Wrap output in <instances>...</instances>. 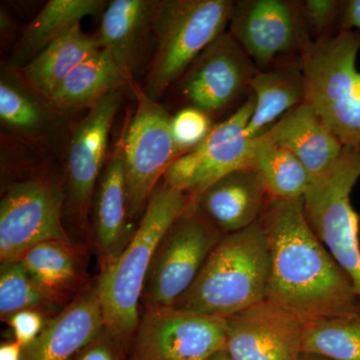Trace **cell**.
Here are the masks:
<instances>
[{
  "label": "cell",
  "instance_id": "1",
  "mask_svg": "<svg viewBox=\"0 0 360 360\" xmlns=\"http://www.w3.org/2000/svg\"><path fill=\"white\" fill-rule=\"evenodd\" d=\"M259 221L269 246L266 300L303 324L360 311L352 281L309 226L303 198H267Z\"/></svg>",
  "mask_w": 360,
  "mask_h": 360
},
{
  "label": "cell",
  "instance_id": "2",
  "mask_svg": "<svg viewBox=\"0 0 360 360\" xmlns=\"http://www.w3.org/2000/svg\"><path fill=\"white\" fill-rule=\"evenodd\" d=\"M191 200L165 182L156 187L124 250L110 264L101 266L96 290L105 329L122 347L131 341L139 326V302L155 251Z\"/></svg>",
  "mask_w": 360,
  "mask_h": 360
},
{
  "label": "cell",
  "instance_id": "3",
  "mask_svg": "<svg viewBox=\"0 0 360 360\" xmlns=\"http://www.w3.org/2000/svg\"><path fill=\"white\" fill-rule=\"evenodd\" d=\"M270 255L259 220L222 236L200 274L174 307L229 319L266 300Z\"/></svg>",
  "mask_w": 360,
  "mask_h": 360
},
{
  "label": "cell",
  "instance_id": "4",
  "mask_svg": "<svg viewBox=\"0 0 360 360\" xmlns=\"http://www.w3.org/2000/svg\"><path fill=\"white\" fill-rule=\"evenodd\" d=\"M359 30L317 40L300 59L304 101L345 148L360 149Z\"/></svg>",
  "mask_w": 360,
  "mask_h": 360
},
{
  "label": "cell",
  "instance_id": "5",
  "mask_svg": "<svg viewBox=\"0 0 360 360\" xmlns=\"http://www.w3.org/2000/svg\"><path fill=\"white\" fill-rule=\"evenodd\" d=\"M231 0H160L155 51L142 89L158 101L208 45L227 32Z\"/></svg>",
  "mask_w": 360,
  "mask_h": 360
},
{
  "label": "cell",
  "instance_id": "6",
  "mask_svg": "<svg viewBox=\"0 0 360 360\" xmlns=\"http://www.w3.org/2000/svg\"><path fill=\"white\" fill-rule=\"evenodd\" d=\"M360 177V149L343 148L335 162L312 179L303 196L315 236L345 272L360 298L359 215L350 200Z\"/></svg>",
  "mask_w": 360,
  "mask_h": 360
},
{
  "label": "cell",
  "instance_id": "7",
  "mask_svg": "<svg viewBox=\"0 0 360 360\" xmlns=\"http://www.w3.org/2000/svg\"><path fill=\"white\" fill-rule=\"evenodd\" d=\"M136 108L123 134L130 219L142 215L156 186L181 153L172 136V117L141 86L131 84Z\"/></svg>",
  "mask_w": 360,
  "mask_h": 360
},
{
  "label": "cell",
  "instance_id": "8",
  "mask_svg": "<svg viewBox=\"0 0 360 360\" xmlns=\"http://www.w3.org/2000/svg\"><path fill=\"white\" fill-rule=\"evenodd\" d=\"M221 238L191 200L155 251L142 291L146 309L174 307L193 285Z\"/></svg>",
  "mask_w": 360,
  "mask_h": 360
},
{
  "label": "cell",
  "instance_id": "9",
  "mask_svg": "<svg viewBox=\"0 0 360 360\" xmlns=\"http://www.w3.org/2000/svg\"><path fill=\"white\" fill-rule=\"evenodd\" d=\"M227 32L259 70L300 63L314 44L297 0L234 1Z\"/></svg>",
  "mask_w": 360,
  "mask_h": 360
},
{
  "label": "cell",
  "instance_id": "10",
  "mask_svg": "<svg viewBox=\"0 0 360 360\" xmlns=\"http://www.w3.org/2000/svg\"><path fill=\"white\" fill-rule=\"evenodd\" d=\"M258 71L243 47L225 32L201 52L175 87L186 106L213 120L220 116L224 120L248 101Z\"/></svg>",
  "mask_w": 360,
  "mask_h": 360
},
{
  "label": "cell",
  "instance_id": "11",
  "mask_svg": "<svg viewBox=\"0 0 360 360\" xmlns=\"http://www.w3.org/2000/svg\"><path fill=\"white\" fill-rule=\"evenodd\" d=\"M253 110L251 94L236 112L214 125L205 141L172 163L163 182L194 200L225 175L253 167L259 137L250 139L245 134Z\"/></svg>",
  "mask_w": 360,
  "mask_h": 360
},
{
  "label": "cell",
  "instance_id": "12",
  "mask_svg": "<svg viewBox=\"0 0 360 360\" xmlns=\"http://www.w3.org/2000/svg\"><path fill=\"white\" fill-rule=\"evenodd\" d=\"M65 191L32 179L9 187L0 202V262L18 260L44 241L71 243L63 224Z\"/></svg>",
  "mask_w": 360,
  "mask_h": 360
},
{
  "label": "cell",
  "instance_id": "13",
  "mask_svg": "<svg viewBox=\"0 0 360 360\" xmlns=\"http://www.w3.org/2000/svg\"><path fill=\"white\" fill-rule=\"evenodd\" d=\"M130 349L131 360H206L226 347V319L174 307L146 309Z\"/></svg>",
  "mask_w": 360,
  "mask_h": 360
},
{
  "label": "cell",
  "instance_id": "14",
  "mask_svg": "<svg viewBox=\"0 0 360 360\" xmlns=\"http://www.w3.org/2000/svg\"><path fill=\"white\" fill-rule=\"evenodd\" d=\"M122 103L111 92L89 108L71 132L65 153L66 200L77 219L85 222L97 182L106 163L111 127Z\"/></svg>",
  "mask_w": 360,
  "mask_h": 360
},
{
  "label": "cell",
  "instance_id": "15",
  "mask_svg": "<svg viewBox=\"0 0 360 360\" xmlns=\"http://www.w3.org/2000/svg\"><path fill=\"white\" fill-rule=\"evenodd\" d=\"M226 319V350L233 360H300L303 323L265 300Z\"/></svg>",
  "mask_w": 360,
  "mask_h": 360
},
{
  "label": "cell",
  "instance_id": "16",
  "mask_svg": "<svg viewBox=\"0 0 360 360\" xmlns=\"http://www.w3.org/2000/svg\"><path fill=\"white\" fill-rule=\"evenodd\" d=\"M269 194L253 167L225 175L193 200L200 214L221 236L236 233L262 217Z\"/></svg>",
  "mask_w": 360,
  "mask_h": 360
},
{
  "label": "cell",
  "instance_id": "17",
  "mask_svg": "<svg viewBox=\"0 0 360 360\" xmlns=\"http://www.w3.org/2000/svg\"><path fill=\"white\" fill-rule=\"evenodd\" d=\"M105 329L96 288H84L60 314L47 321L23 350L22 360H70Z\"/></svg>",
  "mask_w": 360,
  "mask_h": 360
},
{
  "label": "cell",
  "instance_id": "18",
  "mask_svg": "<svg viewBox=\"0 0 360 360\" xmlns=\"http://www.w3.org/2000/svg\"><path fill=\"white\" fill-rule=\"evenodd\" d=\"M92 205L94 238L103 266L122 253L134 232L129 229V193L123 161L122 134L97 182Z\"/></svg>",
  "mask_w": 360,
  "mask_h": 360
},
{
  "label": "cell",
  "instance_id": "19",
  "mask_svg": "<svg viewBox=\"0 0 360 360\" xmlns=\"http://www.w3.org/2000/svg\"><path fill=\"white\" fill-rule=\"evenodd\" d=\"M269 141L302 161L312 179L340 158L345 146L310 104L303 101L265 132Z\"/></svg>",
  "mask_w": 360,
  "mask_h": 360
},
{
  "label": "cell",
  "instance_id": "20",
  "mask_svg": "<svg viewBox=\"0 0 360 360\" xmlns=\"http://www.w3.org/2000/svg\"><path fill=\"white\" fill-rule=\"evenodd\" d=\"M160 0H112L104 9L98 37L117 65L134 77L153 26Z\"/></svg>",
  "mask_w": 360,
  "mask_h": 360
},
{
  "label": "cell",
  "instance_id": "21",
  "mask_svg": "<svg viewBox=\"0 0 360 360\" xmlns=\"http://www.w3.org/2000/svg\"><path fill=\"white\" fill-rule=\"evenodd\" d=\"M82 255L72 243L49 240L33 246L18 260L45 297L56 305L77 292L84 281Z\"/></svg>",
  "mask_w": 360,
  "mask_h": 360
},
{
  "label": "cell",
  "instance_id": "22",
  "mask_svg": "<svg viewBox=\"0 0 360 360\" xmlns=\"http://www.w3.org/2000/svg\"><path fill=\"white\" fill-rule=\"evenodd\" d=\"M132 77L122 70L105 49L77 65L47 98L53 108L75 110L90 108L120 87L132 84Z\"/></svg>",
  "mask_w": 360,
  "mask_h": 360
},
{
  "label": "cell",
  "instance_id": "23",
  "mask_svg": "<svg viewBox=\"0 0 360 360\" xmlns=\"http://www.w3.org/2000/svg\"><path fill=\"white\" fill-rule=\"evenodd\" d=\"M101 49L98 35L84 32L77 23L21 68L20 77L47 99L71 71Z\"/></svg>",
  "mask_w": 360,
  "mask_h": 360
},
{
  "label": "cell",
  "instance_id": "24",
  "mask_svg": "<svg viewBox=\"0 0 360 360\" xmlns=\"http://www.w3.org/2000/svg\"><path fill=\"white\" fill-rule=\"evenodd\" d=\"M255 110L245 134L250 139L262 136L288 111L304 101L300 63L259 70L251 82Z\"/></svg>",
  "mask_w": 360,
  "mask_h": 360
},
{
  "label": "cell",
  "instance_id": "25",
  "mask_svg": "<svg viewBox=\"0 0 360 360\" xmlns=\"http://www.w3.org/2000/svg\"><path fill=\"white\" fill-rule=\"evenodd\" d=\"M103 0H49L23 30L11 58L13 68H25L71 26L104 11Z\"/></svg>",
  "mask_w": 360,
  "mask_h": 360
},
{
  "label": "cell",
  "instance_id": "26",
  "mask_svg": "<svg viewBox=\"0 0 360 360\" xmlns=\"http://www.w3.org/2000/svg\"><path fill=\"white\" fill-rule=\"evenodd\" d=\"M253 168L262 177L269 198L274 200L303 198L312 181L302 161L269 141L265 134L259 136Z\"/></svg>",
  "mask_w": 360,
  "mask_h": 360
},
{
  "label": "cell",
  "instance_id": "27",
  "mask_svg": "<svg viewBox=\"0 0 360 360\" xmlns=\"http://www.w3.org/2000/svg\"><path fill=\"white\" fill-rule=\"evenodd\" d=\"M302 354L331 360H360V311L303 324Z\"/></svg>",
  "mask_w": 360,
  "mask_h": 360
},
{
  "label": "cell",
  "instance_id": "28",
  "mask_svg": "<svg viewBox=\"0 0 360 360\" xmlns=\"http://www.w3.org/2000/svg\"><path fill=\"white\" fill-rule=\"evenodd\" d=\"M6 72L0 79V120L6 129L18 134L37 135L49 123V111L40 94L26 84L22 77Z\"/></svg>",
  "mask_w": 360,
  "mask_h": 360
},
{
  "label": "cell",
  "instance_id": "29",
  "mask_svg": "<svg viewBox=\"0 0 360 360\" xmlns=\"http://www.w3.org/2000/svg\"><path fill=\"white\" fill-rule=\"evenodd\" d=\"M53 307L32 281L20 260L0 266V317L6 321L22 310H40Z\"/></svg>",
  "mask_w": 360,
  "mask_h": 360
},
{
  "label": "cell",
  "instance_id": "30",
  "mask_svg": "<svg viewBox=\"0 0 360 360\" xmlns=\"http://www.w3.org/2000/svg\"><path fill=\"white\" fill-rule=\"evenodd\" d=\"M297 4L314 42L340 32L343 0H297Z\"/></svg>",
  "mask_w": 360,
  "mask_h": 360
},
{
  "label": "cell",
  "instance_id": "31",
  "mask_svg": "<svg viewBox=\"0 0 360 360\" xmlns=\"http://www.w3.org/2000/svg\"><path fill=\"white\" fill-rule=\"evenodd\" d=\"M217 123L210 115L191 106H186L172 115V136L181 155L205 141Z\"/></svg>",
  "mask_w": 360,
  "mask_h": 360
},
{
  "label": "cell",
  "instance_id": "32",
  "mask_svg": "<svg viewBox=\"0 0 360 360\" xmlns=\"http://www.w3.org/2000/svg\"><path fill=\"white\" fill-rule=\"evenodd\" d=\"M47 321L42 311L35 309L16 312L6 321L13 329L14 340L25 348L39 338Z\"/></svg>",
  "mask_w": 360,
  "mask_h": 360
},
{
  "label": "cell",
  "instance_id": "33",
  "mask_svg": "<svg viewBox=\"0 0 360 360\" xmlns=\"http://www.w3.org/2000/svg\"><path fill=\"white\" fill-rule=\"evenodd\" d=\"M122 345L104 329L96 340L80 352L77 360H122Z\"/></svg>",
  "mask_w": 360,
  "mask_h": 360
},
{
  "label": "cell",
  "instance_id": "34",
  "mask_svg": "<svg viewBox=\"0 0 360 360\" xmlns=\"http://www.w3.org/2000/svg\"><path fill=\"white\" fill-rule=\"evenodd\" d=\"M340 30L360 32V0H343L340 20Z\"/></svg>",
  "mask_w": 360,
  "mask_h": 360
},
{
  "label": "cell",
  "instance_id": "35",
  "mask_svg": "<svg viewBox=\"0 0 360 360\" xmlns=\"http://www.w3.org/2000/svg\"><path fill=\"white\" fill-rule=\"evenodd\" d=\"M25 347L18 341L2 343L0 347V360H22Z\"/></svg>",
  "mask_w": 360,
  "mask_h": 360
},
{
  "label": "cell",
  "instance_id": "36",
  "mask_svg": "<svg viewBox=\"0 0 360 360\" xmlns=\"http://www.w3.org/2000/svg\"><path fill=\"white\" fill-rule=\"evenodd\" d=\"M206 360H233L229 356V354H227L226 350H221V352H217V354H213L212 356H210V359Z\"/></svg>",
  "mask_w": 360,
  "mask_h": 360
},
{
  "label": "cell",
  "instance_id": "37",
  "mask_svg": "<svg viewBox=\"0 0 360 360\" xmlns=\"http://www.w3.org/2000/svg\"><path fill=\"white\" fill-rule=\"evenodd\" d=\"M300 360H331L326 357L321 356V355L302 354L300 355Z\"/></svg>",
  "mask_w": 360,
  "mask_h": 360
}]
</instances>
